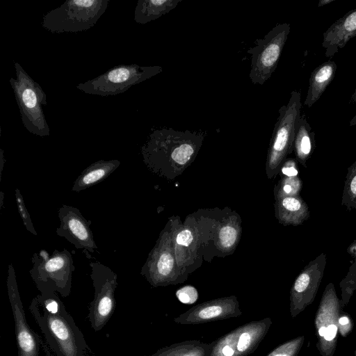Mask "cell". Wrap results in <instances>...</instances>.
<instances>
[{
  "label": "cell",
  "mask_w": 356,
  "mask_h": 356,
  "mask_svg": "<svg viewBox=\"0 0 356 356\" xmlns=\"http://www.w3.org/2000/svg\"><path fill=\"white\" fill-rule=\"evenodd\" d=\"M15 199L19 215L22 219L23 223L26 229L31 234L37 236L38 234L33 227L30 214L25 206L23 196L18 188L15 189Z\"/></svg>",
  "instance_id": "484cf974"
},
{
  "label": "cell",
  "mask_w": 356,
  "mask_h": 356,
  "mask_svg": "<svg viewBox=\"0 0 356 356\" xmlns=\"http://www.w3.org/2000/svg\"><path fill=\"white\" fill-rule=\"evenodd\" d=\"M31 261L29 273L40 293L56 292L64 298L70 294L75 266L68 250H55L49 254L41 250L33 254Z\"/></svg>",
  "instance_id": "277c9868"
},
{
  "label": "cell",
  "mask_w": 356,
  "mask_h": 356,
  "mask_svg": "<svg viewBox=\"0 0 356 356\" xmlns=\"http://www.w3.org/2000/svg\"><path fill=\"white\" fill-rule=\"evenodd\" d=\"M162 71V67L158 65H121L111 68L95 78L79 83L76 88L88 95H116Z\"/></svg>",
  "instance_id": "52a82bcc"
},
{
  "label": "cell",
  "mask_w": 356,
  "mask_h": 356,
  "mask_svg": "<svg viewBox=\"0 0 356 356\" xmlns=\"http://www.w3.org/2000/svg\"><path fill=\"white\" fill-rule=\"evenodd\" d=\"M348 253L355 260L356 264V240H354L347 248Z\"/></svg>",
  "instance_id": "1f68e13d"
},
{
  "label": "cell",
  "mask_w": 356,
  "mask_h": 356,
  "mask_svg": "<svg viewBox=\"0 0 356 356\" xmlns=\"http://www.w3.org/2000/svg\"><path fill=\"white\" fill-rule=\"evenodd\" d=\"M326 254L321 253L300 272L291 288V301L294 314H297L311 305L316 297L323 277Z\"/></svg>",
  "instance_id": "5bb4252c"
},
{
  "label": "cell",
  "mask_w": 356,
  "mask_h": 356,
  "mask_svg": "<svg viewBox=\"0 0 356 356\" xmlns=\"http://www.w3.org/2000/svg\"><path fill=\"white\" fill-rule=\"evenodd\" d=\"M110 0H69L49 11L42 26L53 33H78L92 28L106 12Z\"/></svg>",
  "instance_id": "5b68a950"
},
{
  "label": "cell",
  "mask_w": 356,
  "mask_h": 356,
  "mask_svg": "<svg viewBox=\"0 0 356 356\" xmlns=\"http://www.w3.org/2000/svg\"><path fill=\"white\" fill-rule=\"evenodd\" d=\"M350 102L356 103V88H355V92H353L351 98H350Z\"/></svg>",
  "instance_id": "8d00e7d4"
},
{
  "label": "cell",
  "mask_w": 356,
  "mask_h": 356,
  "mask_svg": "<svg viewBox=\"0 0 356 356\" xmlns=\"http://www.w3.org/2000/svg\"><path fill=\"white\" fill-rule=\"evenodd\" d=\"M315 133L307 122L305 115H301L296 129L293 151L296 161L306 167L315 147Z\"/></svg>",
  "instance_id": "d6986e66"
},
{
  "label": "cell",
  "mask_w": 356,
  "mask_h": 356,
  "mask_svg": "<svg viewBox=\"0 0 356 356\" xmlns=\"http://www.w3.org/2000/svg\"><path fill=\"white\" fill-rule=\"evenodd\" d=\"M172 224L170 229H163L149 252L140 273L152 284H157L172 276L177 270Z\"/></svg>",
  "instance_id": "7c38bea8"
},
{
  "label": "cell",
  "mask_w": 356,
  "mask_h": 356,
  "mask_svg": "<svg viewBox=\"0 0 356 356\" xmlns=\"http://www.w3.org/2000/svg\"><path fill=\"white\" fill-rule=\"evenodd\" d=\"M337 65L333 60H327L316 67L311 74L305 106L311 107L323 95L334 79Z\"/></svg>",
  "instance_id": "ac0fdd59"
},
{
  "label": "cell",
  "mask_w": 356,
  "mask_h": 356,
  "mask_svg": "<svg viewBox=\"0 0 356 356\" xmlns=\"http://www.w3.org/2000/svg\"><path fill=\"white\" fill-rule=\"evenodd\" d=\"M275 212L278 222L285 226L300 225L310 216L309 207L300 195L275 200Z\"/></svg>",
  "instance_id": "2e32d148"
},
{
  "label": "cell",
  "mask_w": 356,
  "mask_h": 356,
  "mask_svg": "<svg viewBox=\"0 0 356 356\" xmlns=\"http://www.w3.org/2000/svg\"><path fill=\"white\" fill-rule=\"evenodd\" d=\"M29 311L44 339L46 356H87L90 348L84 336L67 312L57 293H40L33 298Z\"/></svg>",
  "instance_id": "6da1fadb"
},
{
  "label": "cell",
  "mask_w": 356,
  "mask_h": 356,
  "mask_svg": "<svg viewBox=\"0 0 356 356\" xmlns=\"http://www.w3.org/2000/svg\"><path fill=\"white\" fill-rule=\"evenodd\" d=\"M89 266L95 296L89 305L88 318L92 328L97 332L106 325L114 313L118 276L101 262L91 261Z\"/></svg>",
  "instance_id": "9c48e42d"
},
{
  "label": "cell",
  "mask_w": 356,
  "mask_h": 356,
  "mask_svg": "<svg viewBox=\"0 0 356 356\" xmlns=\"http://www.w3.org/2000/svg\"><path fill=\"white\" fill-rule=\"evenodd\" d=\"M120 165L117 159L99 160L85 168L74 181L72 191L81 192L107 178Z\"/></svg>",
  "instance_id": "e0dca14e"
},
{
  "label": "cell",
  "mask_w": 356,
  "mask_h": 356,
  "mask_svg": "<svg viewBox=\"0 0 356 356\" xmlns=\"http://www.w3.org/2000/svg\"><path fill=\"white\" fill-rule=\"evenodd\" d=\"M342 310L334 286L329 283L325 288L314 319L316 347L321 356H334L339 332L338 318Z\"/></svg>",
  "instance_id": "30bf717a"
},
{
  "label": "cell",
  "mask_w": 356,
  "mask_h": 356,
  "mask_svg": "<svg viewBox=\"0 0 356 356\" xmlns=\"http://www.w3.org/2000/svg\"><path fill=\"white\" fill-rule=\"evenodd\" d=\"M174 234V248L176 262L179 267H187L196 258L195 234L188 227H181ZM174 232V229H173Z\"/></svg>",
  "instance_id": "44dd1931"
},
{
  "label": "cell",
  "mask_w": 356,
  "mask_h": 356,
  "mask_svg": "<svg viewBox=\"0 0 356 356\" xmlns=\"http://www.w3.org/2000/svg\"><path fill=\"white\" fill-rule=\"evenodd\" d=\"M301 94L297 90H293L288 103L279 109V116L274 126L266 163V174L269 179L280 172L288 154L293 150L296 129L301 116Z\"/></svg>",
  "instance_id": "8992f818"
},
{
  "label": "cell",
  "mask_w": 356,
  "mask_h": 356,
  "mask_svg": "<svg viewBox=\"0 0 356 356\" xmlns=\"http://www.w3.org/2000/svg\"><path fill=\"white\" fill-rule=\"evenodd\" d=\"M335 0H320L318 3V7H321V6H326L333 1H334Z\"/></svg>",
  "instance_id": "836d02e7"
},
{
  "label": "cell",
  "mask_w": 356,
  "mask_h": 356,
  "mask_svg": "<svg viewBox=\"0 0 356 356\" xmlns=\"http://www.w3.org/2000/svg\"><path fill=\"white\" fill-rule=\"evenodd\" d=\"M60 226L56 233L64 237L77 249H83L84 253H94L97 245L95 243L88 222L76 207L63 204L58 211Z\"/></svg>",
  "instance_id": "4fadbf2b"
},
{
  "label": "cell",
  "mask_w": 356,
  "mask_h": 356,
  "mask_svg": "<svg viewBox=\"0 0 356 356\" xmlns=\"http://www.w3.org/2000/svg\"><path fill=\"white\" fill-rule=\"evenodd\" d=\"M280 171L282 172L283 176H298V170L296 160L293 159H286L282 164Z\"/></svg>",
  "instance_id": "f1b7e54d"
},
{
  "label": "cell",
  "mask_w": 356,
  "mask_h": 356,
  "mask_svg": "<svg viewBox=\"0 0 356 356\" xmlns=\"http://www.w3.org/2000/svg\"><path fill=\"white\" fill-rule=\"evenodd\" d=\"M222 312V308L219 306H210L200 311L198 316L200 318L207 319L216 317Z\"/></svg>",
  "instance_id": "f546056e"
},
{
  "label": "cell",
  "mask_w": 356,
  "mask_h": 356,
  "mask_svg": "<svg viewBox=\"0 0 356 356\" xmlns=\"http://www.w3.org/2000/svg\"><path fill=\"white\" fill-rule=\"evenodd\" d=\"M289 23H280L263 38L257 39L255 45L248 49L251 54L249 77L254 85H263L275 70L284 46L290 33Z\"/></svg>",
  "instance_id": "ba28073f"
},
{
  "label": "cell",
  "mask_w": 356,
  "mask_h": 356,
  "mask_svg": "<svg viewBox=\"0 0 356 356\" xmlns=\"http://www.w3.org/2000/svg\"><path fill=\"white\" fill-rule=\"evenodd\" d=\"M302 187V182L298 176H283L275 187V199L298 195Z\"/></svg>",
  "instance_id": "cb8c5ba5"
},
{
  "label": "cell",
  "mask_w": 356,
  "mask_h": 356,
  "mask_svg": "<svg viewBox=\"0 0 356 356\" xmlns=\"http://www.w3.org/2000/svg\"><path fill=\"white\" fill-rule=\"evenodd\" d=\"M341 298L340 303L343 307L348 303L354 291L356 290V264L353 263L345 278L340 282Z\"/></svg>",
  "instance_id": "d4e9b609"
},
{
  "label": "cell",
  "mask_w": 356,
  "mask_h": 356,
  "mask_svg": "<svg viewBox=\"0 0 356 356\" xmlns=\"http://www.w3.org/2000/svg\"><path fill=\"white\" fill-rule=\"evenodd\" d=\"M1 206H2V204H3V192H1Z\"/></svg>",
  "instance_id": "74e56055"
},
{
  "label": "cell",
  "mask_w": 356,
  "mask_h": 356,
  "mask_svg": "<svg viewBox=\"0 0 356 356\" xmlns=\"http://www.w3.org/2000/svg\"><path fill=\"white\" fill-rule=\"evenodd\" d=\"M353 321L351 317L342 310L338 318L339 332L343 337H346L353 329Z\"/></svg>",
  "instance_id": "83f0119b"
},
{
  "label": "cell",
  "mask_w": 356,
  "mask_h": 356,
  "mask_svg": "<svg viewBox=\"0 0 356 356\" xmlns=\"http://www.w3.org/2000/svg\"><path fill=\"white\" fill-rule=\"evenodd\" d=\"M5 162V159L3 158V151L1 149V174L3 169V163Z\"/></svg>",
  "instance_id": "e575fe53"
},
{
  "label": "cell",
  "mask_w": 356,
  "mask_h": 356,
  "mask_svg": "<svg viewBox=\"0 0 356 356\" xmlns=\"http://www.w3.org/2000/svg\"><path fill=\"white\" fill-rule=\"evenodd\" d=\"M250 334L247 332L243 333L238 340L237 348L239 351L245 350L250 343Z\"/></svg>",
  "instance_id": "4dcf8cb0"
},
{
  "label": "cell",
  "mask_w": 356,
  "mask_h": 356,
  "mask_svg": "<svg viewBox=\"0 0 356 356\" xmlns=\"http://www.w3.org/2000/svg\"><path fill=\"white\" fill-rule=\"evenodd\" d=\"M6 285L15 321L17 355L39 356L41 339L27 323L12 264L8 265Z\"/></svg>",
  "instance_id": "8fae6325"
},
{
  "label": "cell",
  "mask_w": 356,
  "mask_h": 356,
  "mask_svg": "<svg viewBox=\"0 0 356 356\" xmlns=\"http://www.w3.org/2000/svg\"><path fill=\"white\" fill-rule=\"evenodd\" d=\"M222 353L225 355V356H232L233 354H234V350H232V348L229 346H225L223 348H222Z\"/></svg>",
  "instance_id": "d6a6232c"
},
{
  "label": "cell",
  "mask_w": 356,
  "mask_h": 356,
  "mask_svg": "<svg viewBox=\"0 0 356 356\" xmlns=\"http://www.w3.org/2000/svg\"><path fill=\"white\" fill-rule=\"evenodd\" d=\"M16 78L9 82L19 110L22 124L31 134L40 137L50 135L43 107L47 105V95L22 65L15 61Z\"/></svg>",
  "instance_id": "3957f363"
},
{
  "label": "cell",
  "mask_w": 356,
  "mask_h": 356,
  "mask_svg": "<svg viewBox=\"0 0 356 356\" xmlns=\"http://www.w3.org/2000/svg\"><path fill=\"white\" fill-rule=\"evenodd\" d=\"M350 126H354L356 125V114L354 115V117L350 120L349 123Z\"/></svg>",
  "instance_id": "d590c367"
},
{
  "label": "cell",
  "mask_w": 356,
  "mask_h": 356,
  "mask_svg": "<svg viewBox=\"0 0 356 356\" xmlns=\"http://www.w3.org/2000/svg\"><path fill=\"white\" fill-rule=\"evenodd\" d=\"M176 296L180 302L185 304H192L198 298L197 290L192 286H185L179 289L177 291Z\"/></svg>",
  "instance_id": "4316f807"
},
{
  "label": "cell",
  "mask_w": 356,
  "mask_h": 356,
  "mask_svg": "<svg viewBox=\"0 0 356 356\" xmlns=\"http://www.w3.org/2000/svg\"><path fill=\"white\" fill-rule=\"evenodd\" d=\"M181 0H138L134 19L140 24L155 20L175 8Z\"/></svg>",
  "instance_id": "ffe728a7"
},
{
  "label": "cell",
  "mask_w": 356,
  "mask_h": 356,
  "mask_svg": "<svg viewBox=\"0 0 356 356\" xmlns=\"http://www.w3.org/2000/svg\"><path fill=\"white\" fill-rule=\"evenodd\" d=\"M356 38V8L334 22L323 34L325 55L332 58L352 38Z\"/></svg>",
  "instance_id": "9a60e30c"
},
{
  "label": "cell",
  "mask_w": 356,
  "mask_h": 356,
  "mask_svg": "<svg viewBox=\"0 0 356 356\" xmlns=\"http://www.w3.org/2000/svg\"><path fill=\"white\" fill-rule=\"evenodd\" d=\"M240 227L236 220H229L222 225L218 232V246L224 252H230L240 237Z\"/></svg>",
  "instance_id": "7402d4cb"
},
{
  "label": "cell",
  "mask_w": 356,
  "mask_h": 356,
  "mask_svg": "<svg viewBox=\"0 0 356 356\" xmlns=\"http://www.w3.org/2000/svg\"><path fill=\"white\" fill-rule=\"evenodd\" d=\"M341 205L348 211L356 209V159L348 168L344 181Z\"/></svg>",
  "instance_id": "603a6c76"
},
{
  "label": "cell",
  "mask_w": 356,
  "mask_h": 356,
  "mask_svg": "<svg viewBox=\"0 0 356 356\" xmlns=\"http://www.w3.org/2000/svg\"><path fill=\"white\" fill-rule=\"evenodd\" d=\"M204 138L202 131L156 129L142 146L141 154L145 164L155 172L164 166L182 168L195 158Z\"/></svg>",
  "instance_id": "7a4b0ae2"
},
{
  "label": "cell",
  "mask_w": 356,
  "mask_h": 356,
  "mask_svg": "<svg viewBox=\"0 0 356 356\" xmlns=\"http://www.w3.org/2000/svg\"><path fill=\"white\" fill-rule=\"evenodd\" d=\"M355 355H356V351H355Z\"/></svg>",
  "instance_id": "f35d334b"
}]
</instances>
